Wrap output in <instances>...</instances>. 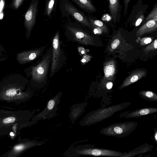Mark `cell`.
<instances>
[{
    "label": "cell",
    "mask_w": 157,
    "mask_h": 157,
    "mask_svg": "<svg viewBox=\"0 0 157 157\" xmlns=\"http://www.w3.org/2000/svg\"><path fill=\"white\" fill-rule=\"evenodd\" d=\"M146 75V72L143 70H136L132 73L123 82L120 86L119 89L126 87L136 82Z\"/></svg>",
    "instance_id": "d6986e66"
},
{
    "label": "cell",
    "mask_w": 157,
    "mask_h": 157,
    "mask_svg": "<svg viewBox=\"0 0 157 157\" xmlns=\"http://www.w3.org/2000/svg\"><path fill=\"white\" fill-rule=\"evenodd\" d=\"M62 92L60 91L54 97L48 100L44 109L32 117L31 120L38 122L41 119H49L53 117L58 110V105L60 101Z\"/></svg>",
    "instance_id": "30bf717a"
},
{
    "label": "cell",
    "mask_w": 157,
    "mask_h": 157,
    "mask_svg": "<svg viewBox=\"0 0 157 157\" xmlns=\"http://www.w3.org/2000/svg\"><path fill=\"white\" fill-rule=\"evenodd\" d=\"M118 36L117 37H116L110 43V48L111 51H113L116 49L120 43V40L118 38Z\"/></svg>",
    "instance_id": "4316f807"
},
{
    "label": "cell",
    "mask_w": 157,
    "mask_h": 157,
    "mask_svg": "<svg viewBox=\"0 0 157 157\" xmlns=\"http://www.w3.org/2000/svg\"><path fill=\"white\" fill-rule=\"evenodd\" d=\"M66 10L78 22L88 27L92 28L91 25L84 14L80 12L71 5H65Z\"/></svg>",
    "instance_id": "9a60e30c"
},
{
    "label": "cell",
    "mask_w": 157,
    "mask_h": 157,
    "mask_svg": "<svg viewBox=\"0 0 157 157\" xmlns=\"http://www.w3.org/2000/svg\"><path fill=\"white\" fill-rule=\"evenodd\" d=\"M52 44L36 63L27 69V74L30 78V82L31 86L40 89L47 84L52 62Z\"/></svg>",
    "instance_id": "3957f363"
},
{
    "label": "cell",
    "mask_w": 157,
    "mask_h": 157,
    "mask_svg": "<svg viewBox=\"0 0 157 157\" xmlns=\"http://www.w3.org/2000/svg\"><path fill=\"white\" fill-rule=\"evenodd\" d=\"M0 52H1V51H0V53H1Z\"/></svg>",
    "instance_id": "e575fe53"
},
{
    "label": "cell",
    "mask_w": 157,
    "mask_h": 157,
    "mask_svg": "<svg viewBox=\"0 0 157 157\" xmlns=\"http://www.w3.org/2000/svg\"><path fill=\"white\" fill-rule=\"evenodd\" d=\"M55 0H50L49 2L47 7L46 11L47 14L49 16L52 10Z\"/></svg>",
    "instance_id": "f1b7e54d"
},
{
    "label": "cell",
    "mask_w": 157,
    "mask_h": 157,
    "mask_svg": "<svg viewBox=\"0 0 157 157\" xmlns=\"http://www.w3.org/2000/svg\"><path fill=\"white\" fill-rule=\"evenodd\" d=\"M124 153L102 148L93 145L85 144L74 147L71 146L64 154V156L78 157L82 155L122 157Z\"/></svg>",
    "instance_id": "277c9868"
},
{
    "label": "cell",
    "mask_w": 157,
    "mask_h": 157,
    "mask_svg": "<svg viewBox=\"0 0 157 157\" xmlns=\"http://www.w3.org/2000/svg\"><path fill=\"white\" fill-rule=\"evenodd\" d=\"M2 48L1 47V46H0V49H1Z\"/></svg>",
    "instance_id": "836d02e7"
},
{
    "label": "cell",
    "mask_w": 157,
    "mask_h": 157,
    "mask_svg": "<svg viewBox=\"0 0 157 157\" xmlns=\"http://www.w3.org/2000/svg\"><path fill=\"white\" fill-rule=\"evenodd\" d=\"M152 145L145 143L128 152L124 153L122 157H131L134 156L151 151L153 148Z\"/></svg>",
    "instance_id": "ffe728a7"
},
{
    "label": "cell",
    "mask_w": 157,
    "mask_h": 157,
    "mask_svg": "<svg viewBox=\"0 0 157 157\" xmlns=\"http://www.w3.org/2000/svg\"><path fill=\"white\" fill-rule=\"evenodd\" d=\"M104 79L112 80L116 72L115 63L113 60L106 63L104 67Z\"/></svg>",
    "instance_id": "44dd1931"
},
{
    "label": "cell",
    "mask_w": 157,
    "mask_h": 157,
    "mask_svg": "<svg viewBox=\"0 0 157 157\" xmlns=\"http://www.w3.org/2000/svg\"><path fill=\"white\" fill-rule=\"evenodd\" d=\"M45 143V141H38L27 138L21 139L19 136L17 142L12 146L10 147L11 149L0 157H18L28 150L35 146L41 145Z\"/></svg>",
    "instance_id": "9c48e42d"
},
{
    "label": "cell",
    "mask_w": 157,
    "mask_h": 157,
    "mask_svg": "<svg viewBox=\"0 0 157 157\" xmlns=\"http://www.w3.org/2000/svg\"><path fill=\"white\" fill-rule=\"evenodd\" d=\"M63 45V41L60 39L59 32L58 31L52 40V54L50 71L51 78L60 70L65 63L66 57Z\"/></svg>",
    "instance_id": "8992f818"
},
{
    "label": "cell",
    "mask_w": 157,
    "mask_h": 157,
    "mask_svg": "<svg viewBox=\"0 0 157 157\" xmlns=\"http://www.w3.org/2000/svg\"><path fill=\"white\" fill-rule=\"evenodd\" d=\"M48 45L20 53L17 55V59L21 63L33 61L42 55Z\"/></svg>",
    "instance_id": "4fadbf2b"
},
{
    "label": "cell",
    "mask_w": 157,
    "mask_h": 157,
    "mask_svg": "<svg viewBox=\"0 0 157 157\" xmlns=\"http://www.w3.org/2000/svg\"><path fill=\"white\" fill-rule=\"evenodd\" d=\"M37 1L33 0L25 14V25L26 30V36H30L35 25L38 6Z\"/></svg>",
    "instance_id": "7c38bea8"
},
{
    "label": "cell",
    "mask_w": 157,
    "mask_h": 157,
    "mask_svg": "<svg viewBox=\"0 0 157 157\" xmlns=\"http://www.w3.org/2000/svg\"><path fill=\"white\" fill-rule=\"evenodd\" d=\"M151 37H145L141 39L140 41V44L141 46H144L150 43L152 41Z\"/></svg>",
    "instance_id": "83f0119b"
},
{
    "label": "cell",
    "mask_w": 157,
    "mask_h": 157,
    "mask_svg": "<svg viewBox=\"0 0 157 157\" xmlns=\"http://www.w3.org/2000/svg\"><path fill=\"white\" fill-rule=\"evenodd\" d=\"M137 126V123L134 121L117 123L103 128L99 132L107 136L122 138L130 135Z\"/></svg>",
    "instance_id": "52a82bcc"
},
{
    "label": "cell",
    "mask_w": 157,
    "mask_h": 157,
    "mask_svg": "<svg viewBox=\"0 0 157 157\" xmlns=\"http://www.w3.org/2000/svg\"><path fill=\"white\" fill-rule=\"evenodd\" d=\"M121 0H109V9L111 17L114 22L119 21L121 17Z\"/></svg>",
    "instance_id": "2e32d148"
},
{
    "label": "cell",
    "mask_w": 157,
    "mask_h": 157,
    "mask_svg": "<svg viewBox=\"0 0 157 157\" xmlns=\"http://www.w3.org/2000/svg\"><path fill=\"white\" fill-rule=\"evenodd\" d=\"M65 34L68 40L78 44L93 46L95 44L94 37L80 27L67 26Z\"/></svg>",
    "instance_id": "ba28073f"
},
{
    "label": "cell",
    "mask_w": 157,
    "mask_h": 157,
    "mask_svg": "<svg viewBox=\"0 0 157 157\" xmlns=\"http://www.w3.org/2000/svg\"><path fill=\"white\" fill-rule=\"evenodd\" d=\"M157 29V18L148 20L145 22L136 33L137 37H139L146 33L155 31Z\"/></svg>",
    "instance_id": "ac0fdd59"
},
{
    "label": "cell",
    "mask_w": 157,
    "mask_h": 157,
    "mask_svg": "<svg viewBox=\"0 0 157 157\" xmlns=\"http://www.w3.org/2000/svg\"><path fill=\"white\" fill-rule=\"evenodd\" d=\"M72 0L80 8L88 13H94L97 11L96 8L90 0Z\"/></svg>",
    "instance_id": "7402d4cb"
},
{
    "label": "cell",
    "mask_w": 157,
    "mask_h": 157,
    "mask_svg": "<svg viewBox=\"0 0 157 157\" xmlns=\"http://www.w3.org/2000/svg\"><path fill=\"white\" fill-rule=\"evenodd\" d=\"M154 137L156 143H157V128H155L154 129Z\"/></svg>",
    "instance_id": "1f68e13d"
},
{
    "label": "cell",
    "mask_w": 157,
    "mask_h": 157,
    "mask_svg": "<svg viewBox=\"0 0 157 157\" xmlns=\"http://www.w3.org/2000/svg\"><path fill=\"white\" fill-rule=\"evenodd\" d=\"M87 102H83L72 105L70 108V112L69 117L72 123L84 112L85 107L88 104Z\"/></svg>",
    "instance_id": "e0dca14e"
},
{
    "label": "cell",
    "mask_w": 157,
    "mask_h": 157,
    "mask_svg": "<svg viewBox=\"0 0 157 157\" xmlns=\"http://www.w3.org/2000/svg\"><path fill=\"white\" fill-rule=\"evenodd\" d=\"M148 7L147 5L143 3L142 0H138L133 7L127 22L132 23L135 27L139 26L144 21Z\"/></svg>",
    "instance_id": "8fae6325"
},
{
    "label": "cell",
    "mask_w": 157,
    "mask_h": 157,
    "mask_svg": "<svg viewBox=\"0 0 157 157\" xmlns=\"http://www.w3.org/2000/svg\"><path fill=\"white\" fill-rule=\"evenodd\" d=\"M18 76L10 77L0 83V101L18 104L31 98L33 92L29 88L24 91L29 80L23 77L20 81Z\"/></svg>",
    "instance_id": "7a4b0ae2"
},
{
    "label": "cell",
    "mask_w": 157,
    "mask_h": 157,
    "mask_svg": "<svg viewBox=\"0 0 157 157\" xmlns=\"http://www.w3.org/2000/svg\"><path fill=\"white\" fill-rule=\"evenodd\" d=\"M157 108L147 107L137 109L134 110H128L123 112L120 115L121 118H138L156 113Z\"/></svg>",
    "instance_id": "5bb4252c"
},
{
    "label": "cell",
    "mask_w": 157,
    "mask_h": 157,
    "mask_svg": "<svg viewBox=\"0 0 157 157\" xmlns=\"http://www.w3.org/2000/svg\"><path fill=\"white\" fill-rule=\"evenodd\" d=\"M90 23L92 27H98L102 30V32L104 33L108 32V29L104 23L101 21L98 20H94L90 19Z\"/></svg>",
    "instance_id": "cb8c5ba5"
},
{
    "label": "cell",
    "mask_w": 157,
    "mask_h": 157,
    "mask_svg": "<svg viewBox=\"0 0 157 157\" xmlns=\"http://www.w3.org/2000/svg\"><path fill=\"white\" fill-rule=\"evenodd\" d=\"M39 109L9 111L0 110V136L7 135L12 139L20 135L23 128L38 122L31 120L33 115Z\"/></svg>",
    "instance_id": "6da1fadb"
},
{
    "label": "cell",
    "mask_w": 157,
    "mask_h": 157,
    "mask_svg": "<svg viewBox=\"0 0 157 157\" xmlns=\"http://www.w3.org/2000/svg\"><path fill=\"white\" fill-rule=\"evenodd\" d=\"M139 94L141 97L144 100L149 101H157V95L152 91L142 90L139 92Z\"/></svg>",
    "instance_id": "603a6c76"
},
{
    "label": "cell",
    "mask_w": 157,
    "mask_h": 157,
    "mask_svg": "<svg viewBox=\"0 0 157 157\" xmlns=\"http://www.w3.org/2000/svg\"><path fill=\"white\" fill-rule=\"evenodd\" d=\"M113 84L111 82H109L106 84V87L108 89H110L113 86Z\"/></svg>",
    "instance_id": "d6a6232c"
},
{
    "label": "cell",
    "mask_w": 157,
    "mask_h": 157,
    "mask_svg": "<svg viewBox=\"0 0 157 157\" xmlns=\"http://www.w3.org/2000/svg\"><path fill=\"white\" fill-rule=\"evenodd\" d=\"M157 48V39H156L151 44L147 46L144 49L145 53H148L152 51H155Z\"/></svg>",
    "instance_id": "484cf974"
},
{
    "label": "cell",
    "mask_w": 157,
    "mask_h": 157,
    "mask_svg": "<svg viewBox=\"0 0 157 157\" xmlns=\"http://www.w3.org/2000/svg\"><path fill=\"white\" fill-rule=\"evenodd\" d=\"M131 104L126 102L107 107L99 108L88 113L79 123L82 126L90 125L101 122L113 116Z\"/></svg>",
    "instance_id": "5b68a950"
},
{
    "label": "cell",
    "mask_w": 157,
    "mask_h": 157,
    "mask_svg": "<svg viewBox=\"0 0 157 157\" xmlns=\"http://www.w3.org/2000/svg\"><path fill=\"white\" fill-rule=\"evenodd\" d=\"M157 18V3L154 5L153 8L150 12L145 17L144 22L153 20Z\"/></svg>",
    "instance_id": "d4e9b609"
},
{
    "label": "cell",
    "mask_w": 157,
    "mask_h": 157,
    "mask_svg": "<svg viewBox=\"0 0 157 157\" xmlns=\"http://www.w3.org/2000/svg\"><path fill=\"white\" fill-rule=\"evenodd\" d=\"M23 0H15L13 3V5L14 7L17 9L19 7L21 3Z\"/></svg>",
    "instance_id": "4dcf8cb0"
},
{
    "label": "cell",
    "mask_w": 157,
    "mask_h": 157,
    "mask_svg": "<svg viewBox=\"0 0 157 157\" xmlns=\"http://www.w3.org/2000/svg\"><path fill=\"white\" fill-rule=\"evenodd\" d=\"M131 0H124V17H125L127 15L128 4Z\"/></svg>",
    "instance_id": "f546056e"
}]
</instances>
